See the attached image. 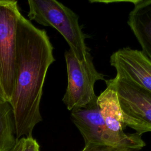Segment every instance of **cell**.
<instances>
[{"label": "cell", "mask_w": 151, "mask_h": 151, "mask_svg": "<svg viewBox=\"0 0 151 151\" xmlns=\"http://www.w3.org/2000/svg\"><path fill=\"white\" fill-rule=\"evenodd\" d=\"M55 61L53 47L44 29L21 15L16 45V77L10 101L14 114L16 137H31L42 121L40 106L47 71Z\"/></svg>", "instance_id": "6da1fadb"}, {"label": "cell", "mask_w": 151, "mask_h": 151, "mask_svg": "<svg viewBox=\"0 0 151 151\" xmlns=\"http://www.w3.org/2000/svg\"><path fill=\"white\" fill-rule=\"evenodd\" d=\"M29 20L57 30L68 43L70 50L80 61L88 52L85 34L79 24L78 16L55 0H28Z\"/></svg>", "instance_id": "7a4b0ae2"}, {"label": "cell", "mask_w": 151, "mask_h": 151, "mask_svg": "<svg viewBox=\"0 0 151 151\" xmlns=\"http://www.w3.org/2000/svg\"><path fill=\"white\" fill-rule=\"evenodd\" d=\"M67 72V86L63 102L68 110L83 109L97 103L94 84L104 80V75L95 68L91 54L87 52L83 61H79L71 50L64 53Z\"/></svg>", "instance_id": "3957f363"}, {"label": "cell", "mask_w": 151, "mask_h": 151, "mask_svg": "<svg viewBox=\"0 0 151 151\" xmlns=\"http://www.w3.org/2000/svg\"><path fill=\"white\" fill-rule=\"evenodd\" d=\"M71 119L82 135L85 145L97 144L129 150H139L145 146L137 133L116 134L106 126L97 103L90 106L72 110Z\"/></svg>", "instance_id": "277c9868"}, {"label": "cell", "mask_w": 151, "mask_h": 151, "mask_svg": "<svg viewBox=\"0 0 151 151\" xmlns=\"http://www.w3.org/2000/svg\"><path fill=\"white\" fill-rule=\"evenodd\" d=\"M21 15L17 1L0 0V83L9 102L15 83L17 35Z\"/></svg>", "instance_id": "5b68a950"}, {"label": "cell", "mask_w": 151, "mask_h": 151, "mask_svg": "<svg viewBox=\"0 0 151 151\" xmlns=\"http://www.w3.org/2000/svg\"><path fill=\"white\" fill-rule=\"evenodd\" d=\"M114 78L125 126L140 136L151 132V93L117 75Z\"/></svg>", "instance_id": "8992f818"}, {"label": "cell", "mask_w": 151, "mask_h": 151, "mask_svg": "<svg viewBox=\"0 0 151 151\" xmlns=\"http://www.w3.org/2000/svg\"><path fill=\"white\" fill-rule=\"evenodd\" d=\"M110 63L117 76L151 93V60L142 51L129 47L120 48L111 55Z\"/></svg>", "instance_id": "52a82bcc"}, {"label": "cell", "mask_w": 151, "mask_h": 151, "mask_svg": "<svg viewBox=\"0 0 151 151\" xmlns=\"http://www.w3.org/2000/svg\"><path fill=\"white\" fill-rule=\"evenodd\" d=\"M127 24L139 42L142 52L151 60V0L132 1Z\"/></svg>", "instance_id": "ba28073f"}, {"label": "cell", "mask_w": 151, "mask_h": 151, "mask_svg": "<svg viewBox=\"0 0 151 151\" xmlns=\"http://www.w3.org/2000/svg\"><path fill=\"white\" fill-rule=\"evenodd\" d=\"M106 88L97 96V104L107 128L112 132L123 134L126 127L118 99L114 78L105 80Z\"/></svg>", "instance_id": "9c48e42d"}, {"label": "cell", "mask_w": 151, "mask_h": 151, "mask_svg": "<svg viewBox=\"0 0 151 151\" xmlns=\"http://www.w3.org/2000/svg\"><path fill=\"white\" fill-rule=\"evenodd\" d=\"M12 106L0 100V151H9L17 142Z\"/></svg>", "instance_id": "30bf717a"}, {"label": "cell", "mask_w": 151, "mask_h": 151, "mask_svg": "<svg viewBox=\"0 0 151 151\" xmlns=\"http://www.w3.org/2000/svg\"><path fill=\"white\" fill-rule=\"evenodd\" d=\"M82 151H131L126 148L113 147L103 145L87 144Z\"/></svg>", "instance_id": "8fae6325"}, {"label": "cell", "mask_w": 151, "mask_h": 151, "mask_svg": "<svg viewBox=\"0 0 151 151\" xmlns=\"http://www.w3.org/2000/svg\"><path fill=\"white\" fill-rule=\"evenodd\" d=\"M22 151H40V146L32 137H24Z\"/></svg>", "instance_id": "7c38bea8"}, {"label": "cell", "mask_w": 151, "mask_h": 151, "mask_svg": "<svg viewBox=\"0 0 151 151\" xmlns=\"http://www.w3.org/2000/svg\"><path fill=\"white\" fill-rule=\"evenodd\" d=\"M24 143V137L18 139L15 145L9 151H22Z\"/></svg>", "instance_id": "4fadbf2b"}, {"label": "cell", "mask_w": 151, "mask_h": 151, "mask_svg": "<svg viewBox=\"0 0 151 151\" xmlns=\"http://www.w3.org/2000/svg\"><path fill=\"white\" fill-rule=\"evenodd\" d=\"M0 100H1V101H8L6 99V97H5V94L4 93V91H3V89L2 88L1 83H0Z\"/></svg>", "instance_id": "5bb4252c"}]
</instances>
